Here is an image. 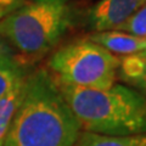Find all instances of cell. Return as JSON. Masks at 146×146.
Listing matches in <instances>:
<instances>
[{
  "mask_svg": "<svg viewBox=\"0 0 146 146\" xmlns=\"http://www.w3.org/2000/svg\"><path fill=\"white\" fill-rule=\"evenodd\" d=\"M57 84L83 131L111 136L146 134V98L139 91L119 84L106 90L58 80Z\"/></svg>",
  "mask_w": 146,
  "mask_h": 146,
  "instance_id": "2",
  "label": "cell"
},
{
  "mask_svg": "<svg viewBox=\"0 0 146 146\" xmlns=\"http://www.w3.org/2000/svg\"><path fill=\"white\" fill-rule=\"evenodd\" d=\"M74 146H146V134L111 136L82 130Z\"/></svg>",
  "mask_w": 146,
  "mask_h": 146,
  "instance_id": "7",
  "label": "cell"
},
{
  "mask_svg": "<svg viewBox=\"0 0 146 146\" xmlns=\"http://www.w3.org/2000/svg\"><path fill=\"white\" fill-rule=\"evenodd\" d=\"M73 21L71 0H23L0 21V35L22 63L36 61L56 48Z\"/></svg>",
  "mask_w": 146,
  "mask_h": 146,
  "instance_id": "3",
  "label": "cell"
},
{
  "mask_svg": "<svg viewBox=\"0 0 146 146\" xmlns=\"http://www.w3.org/2000/svg\"><path fill=\"white\" fill-rule=\"evenodd\" d=\"M27 77L25 65L16 55L0 57V98Z\"/></svg>",
  "mask_w": 146,
  "mask_h": 146,
  "instance_id": "9",
  "label": "cell"
},
{
  "mask_svg": "<svg viewBox=\"0 0 146 146\" xmlns=\"http://www.w3.org/2000/svg\"><path fill=\"white\" fill-rule=\"evenodd\" d=\"M91 42L106 49L113 55H133L143 51L146 46V38L136 36L122 31L96 32L89 35Z\"/></svg>",
  "mask_w": 146,
  "mask_h": 146,
  "instance_id": "6",
  "label": "cell"
},
{
  "mask_svg": "<svg viewBox=\"0 0 146 146\" xmlns=\"http://www.w3.org/2000/svg\"><path fill=\"white\" fill-rule=\"evenodd\" d=\"M48 66L60 83L106 90L115 85L119 58L86 38L57 49L49 58Z\"/></svg>",
  "mask_w": 146,
  "mask_h": 146,
  "instance_id": "4",
  "label": "cell"
},
{
  "mask_svg": "<svg viewBox=\"0 0 146 146\" xmlns=\"http://www.w3.org/2000/svg\"><path fill=\"white\" fill-rule=\"evenodd\" d=\"M23 0H0V21L13 12Z\"/></svg>",
  "mask_w": 146,
  "mask_h": 146,
  "instance_id": "12",
  "label": "cell"
},
{
  "mask_svg": "<svg viewBox=\"0 0 146 146\" xmlns=\"http://www.w3.org/2000/svg\"><path fill=\"white\" fill-rule=\"evenodd\" d=\"M146 0H99L88 12V27L96 32L118 31Z\"/></svg>",
  "mask_w": 146,
  "mask_h": 146,
  "instance_id": "5",
  "label": "cell"
},
{
  "mask_svg": "<svg viewBox=\"0 0 146 146\" xmlns=\"http://www.w3.org/2000/svg\"><path fill=\"white\" fill-rule=\"evenodd\" d=\"M118 31L146 38V4L141 6Z\"/></svg>",
  "mask_w": 146,
  "mask_h": 146,
  "instance_id": "11",
  "label": "cell"
},
{
  "mask_svg": "<svg viewBox=\"0 0 146 146\" xmlns=\"http://www.w3.org/2000/svg\"><path fill=\"white\" fill-rule=\"evenodd\" d=\"M135 86H138V88H139V89H140V90L143 91V93L146 95V68H145V72H144L143 77H141L140 80L135 84Z\"/></svg>",
  "mask_w": 146,
  "mask_h": 146,
  "instance_id": "14",
  "label": "cell"
},
{
  "mask_svg": "<svg viewBox=\"0 0 146 146\" xmlns=\"http://www.w3.org/2000/svg\"><path fill=\"white\" fill-rule=\"evenodd\" d=\"M25 80L26 78L16 84L6 95L0 98V146L4 145L12 118L21 102L22 95H23Z\"/></svg>",
  "mask_w": 146,
  "mask_h": 146,
  "instance_id": "8",
  "label": "cell"
},
{
  "mask_svg": "<svg viewBox=\"0 0 146 146\" xmlns=\"http://www.w3.org/2000/svg\"><path fill=\"white\" fill-rule=\"evenodd\" d=\"M146 68V60L139 54L127 55L119 58L118 74L121 78L129 84L135 85L143 77Z\"/></svg>",
  "mask_w": 146,
  "mask_h": 146,
  "instance_id": "10",
  "label": "cell"
},
{
  "mask_svg": "<svg viewBox=\"0 0 146 146\" xmlns=\"http://www.w3.org/2000/svg\"><path fill=\"white\" fill-rule=\"evenodd\" d=\"M80 133L55 77L45 68L27 74L3 146H74Z\"/></svg>",
  "mask_w": 146,
  "mask_h": 146,
  "instance_id": "1",
  "label": "cell"
},
{
  "mask_svg": "<svg viewBox=\"0 0 146 146\" xmlns=\"http://www.w3.org/2000/svg\"><path fill=\"white\" fill-rule=\"evenodd\" d=\"M11 55H15L12 48L7 44V42L0 35V57L4 56H11Z\"/></svg>",
  "mask_w": 146,
  "mask_h": 146,
  "instance_id": "13",
  "label": "cell"
}]
</instances>
